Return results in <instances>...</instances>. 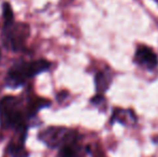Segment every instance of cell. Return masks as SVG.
<instances>
[{"mask_svg": "<svg viewBox=\"0 0 158 157\" xmlns=\"http://www.w3.org/2000/svg\"><path fill=\"white\" fill-rule=\"evenodd\" d=\"M6 152L12 157H28L29 153L25 150V144L22 142L19 143H10L6 147Z\"/></svg>", "mask_w": 158, "mask_h": 157, "instance_id": "9c48e42d", "label": "cell"}, {"mask_svg": "<svg viewBox=\"0 0 158 157\" xmlns=\"http://www.w3.org/2000/svg\"><path fill=\"white\" fill-rule=\"evenodd\" d=\"M2 26H9L14 23V13H13L12 6L9 2H3L2 4Z\"/></svg>", "mask_w": 158, "mask_h": 157, "instance_id": "30bf717a", "label": "cell"}, {"mask_svg": "<svg viewBox=\"0 0 158 157\" xmlns=\"http://www.w3.org/2000/svg\"><path fill=\"white\" fill-rule=\"evenodd\" d=\"M135 61L146 69L153 70L158 65V57L150 46L139 45L135 54Z\"/></svg>", "mask_w": 158, "mask_h": 157, "instance_id": "5b68a950", "label": "cell"}, {"mask_svg": "<svg viewBox=\"0 0 158 157\" xmlns=\"http://www.w3.org/2000/svg\"><path fill=\"white\" fill-rule=\"evenodd\" d=\"M52 64L46 59H37V60L28 61V72H29L30 79L35 78V76L42 73L44 71H48L51 68Z\"/></svg>", "mask_w": 158, "mask_h": 157, "instance_id": "52a82bcc", "label": "cell"}, {"mask_svg": "<svg viewBox=\"0 0 158 157\" xmlns=\"http://www.w3.org/2000/svg\"><path fill=\"white\" fill-rule=\"evenodd\" d=\"M30 35V27L26 23H13L9 26H2L1 39L4 46L14 52L25 48V44Z\"/></svg>", "mask_w": 158, "mask_h": 157, "instance_id": "7a4b0ae2", "label": "cell"}, {"mask_svg": "<svg viewBox=\"0 0 158 157\" xmlns=\"http://www.w3.org/2000/svg\"><path fill=\"white\" fill-rule=\"evenodd\" d=\"M90 102L96 105H100L101 102H104V98H103V96H102V94H98V95H96V96H94L90 99Z\"/></svg>", "mask_w": 158, "mask_h": 157, "instance_id": "8fae6325", "label": "cell"}, {"mask_svg": "<svg viewBox=\"0 0 158 157\" xmlns=\"http://www.w3.org/2000/svg\"><path fill=\"white\" fill-rule=\"evenodd\" d=\"M27 64L28 61L25 60H19L13 64L6 76V85L8 87L17 88L19 86H23L25 82L30 79Z\"/></svg>", "mask_w": 158, "mask_h": 157, "instance_id": "277c9868", "label": "cell"}, {"mask_svg": "<svg viewBox=\"0 0 158 157\" xmlns=\"http://www.w3.org/2000/svg\"><path fill=\"white\" fill-rule=\"evenodd\" d=\"M112 82V78L109 73L103 71L98 72L95 76V86L98 94H103L109 89Z\"/></svg>", "mask_w": 158, "mask_h": 157, "instance_id": "ba28073f", "label": "cell"}, {"mask_svg": "<svg viewBox=\"0 0 158 157\" xmlns=\"http://www.w3.org/2000/svg\"><path fill=\"white\" fill-rule=\"evenodd\" d=\"M84 150L79 144V141L72 140L70 142L66 143L59 150L58 157H83Z\"/></svg>", "mask_w": 158, "mask_h": 157, "instance_id": "8992f818", "label": "cell"}, {"mask_svg": "<svg viewBox=\"0 0 158 157\" xmlns=\"http://www.w3.org/2000/svg\"><path fill=\"white\" fill-rule=\"evenodd\" d=\"M21 101L13 96H6L0 100V126L2 128H14L21 131V142L25 144L27 126L25 115L21 110Z\"/></svg>", "mask_w": 158, "mask_h": 157, "instance_id": "6da1fadb", "label": "cell"}, {"mask_svg": "<svg viewBox=\"0 0 158 157\" xmlns=\"http://www.w3.org/2000/svg\"><path fill=\"white\" fill-rule=\"evenodd\" d=\"M0 58H1V50H0Z\"/></svg>", "mask_w": 158, "mask_h": 157, "instance_id": "7c38bea8", "label": "cell"}, {"mask_svg": "<svg viewBox=\"0 0 158 157\" xmlns=\"http://www.w3.org/2000/svg\"><path fill=\"white\" fill-rule=\"evenodd\" d=\"M77 138L79 134L77 131L67 129L64 127H48L40 132L38 136V139L51 149H60L66 143L77 140Z\"/></svg>", "mask_w": 158, "mask_h": 157, "instance_id": "3957f363", "label": "cell"}]
</instances>
